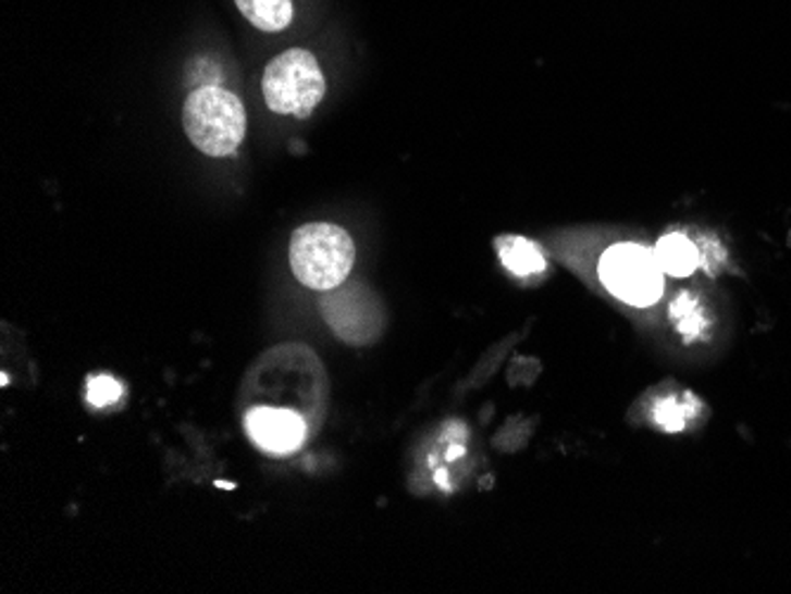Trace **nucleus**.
<instances>
[{
	"label": "nucleus",
	"instance_id": "f257e3e1",
	"mask_svg": "<svg viewBox=\"0 0 791 594\" xmlns=\"http://www.w3.org/2000/svg\"><path fill=\"white\" fill-rule=\"evenodd\" d=\"M356 261L354 239L332 223H308L289 242L292 273L304 287L330 292L344 285Z\"/></svg>",
	"mask_w": 791,
	"mask_h": 594
},
{
	"label": "nucleus",
	"instance_id": "f03ea898",
	"mask_svg": "<svg viewBox=\"0 0 791 594\" xmlns=\"http://www.w3.org/2000/svg\"><path fill=\"white\" fill-rule=\"evenodd\" d=\"M183 128L199 152L231 157L247 133L245 104L221 86H202L185 98Z\"/></svg>",
	"mask_w": 791,
	"mask_h": 594
},
{
	"label": "nucleus",
	"instance_id": "7ed1b4c3",
	"mask_svg": "<svg viewBox=\"0 0 791 594\" xmlns=\"http://www.w3.org/2000/svg\"><path fill=\"white\" fill-rule=\"evenodd\" d=\"M261 90L275 114L306 119L325 96V76L316 55L292 48L265 66Z\"/></svg>",
	"mask_w": 791,
	"mask_h": 594
},
{
	"label": "nucleus",
	"instance_id": "20e7f679",
	"mask_svg": "<svg viewBox=\"0 0 791 594\" xmlns=\"http://www.w3.org/2000/svg\"><path fill=\"white\" fill-rule=\"evenodd\" d=\"M664 268L656 251L645 245H614L600 261V277L616 299L647 308L662 299Z\"/></svg>",
	"mask_w": 791,
	"mask_h": 594
},
{
	"label": "nucleus",
	"instance_id": "39448f33",
	"mask_svg": "<svg viewBox=\"0 0 791 594\" xmlns=\"http://www.w3.org/2000/svg\"><path fill=\"white\" fill-rule=\"evenodd\" d=\"M249 438L273 455L297 453L306 438V424L297 412L283 408H254L245 417Z\"/></svg>",
	"mask_w": 791,
	"mask_h": 594
},
{
	"label": "nucleus",
	"instance_id": "423d86ee",
	"mask_svg": "<svg viewBox=\"0 0 791 594\" xmlns=\"http://www.w3.org/2000/svg\"><path fill=\"white\" fill-rule=\"evenodd\" d=\"M358 287L354 285V289H330L323 301V313H325L327 322L334 332L344 336L346 342H354L356 322H358L360 342H368L372 334H378V308H372L366 301L370 294H363V299H360L358 308H354Z\"/></svg>",
	"mask_w": 791,
	"mask_h": 594
},
{
	"label": "nucleus",
	"instance_id": "0eeeda50",
	"mask_svg": "<svg viewBox=\"0 0 791 594\" xmlns=\"http://www.w3.org/2000/svg\"><path fill=\"white\" fill-rule=\"evenodd\" d=\"M498 253L503 265L517 277L539 275L547 268L541 247L527 237H503L498 242Z\"/></svg>",
	"mask_w": 791,
	"mask_h": 594
},
{
	"label": "nucleus",
	"instance_id": "6e6552de",
	"mask_svg": "<svg viewBox=\"0 0 791 594\" xmlns=\"http://www.w3.org/2000/svg\"><path fill=\"white\" fill-rule=\"evenodd\" d=\"M656 259H659L664 273L673 277H688L700 263V249L685 235H666L656 245Z\"/></svg>",
	"mask_w": 791,
	"mask_h": 594
},
{
	"label": "nucleus",
	"instance_id": "1a4fd4ad",
	"mask_svg": "<svg viewBox=\"0 0 791 594\" xmlns=\"http://www.w3.org/2000/svg\"><path fill=\"white\" fill-rule=\"evenodd\" d=\"M235 5L247 22L268 34L287 29L294 17L292 0H235Z\"/></svg>",
	"mask_w": 791,
	"mask_h": 594
},
{
	"label": "nucleus",
	"instance_id": "9d476101",
	"mask_svg": "<svg viewBox=\"0 0 791 594\" xmlns=\"http://www.w3.org/2000/svg\"><path fill=\"white\" fill-rule=\"evenodd\" d=\"M124 388L112 376H92L88 382V400L96 408H104V405H112L122 398Z\"/></svg>",
	"mask_w": 791,
	"mask_h": 594
},
{
	"label": "nucleus",
	"instance_id": "9b49d317",
	"mask_svg": "<svg viewBox=\"0 0 791 594\" xmlns=\"http://www.w3.org/2000/svg\"><path fill=\"white\" fill-rule=\"evenodd\" d=\"M696 304L690 299V296H680V299L670 308V315L676 318L678 330L685 336H694L696 330L702 327V318L696 315Z\"/></svg>",
	"mask_w": 791,
	"mask_h": 594
},
{
	"label": "nucleus",
	"instance_id": "f8f14e48",
	"mask_svg": "<svg viewBox=\"0 0 791 594\" xmlns=\"http://www.w3.org/2000/svg\"><path fill=\"white\" fill-rule=\"evenodd\" d=\"M656 422H659L666 431H678L685 424V414H682L680 405L673 398H668L656 408Z\"/></svg>",
	"mask_w": 791,
	"mask_h": 594
},
{
	"label": "nucleus",
	"instance_id": "ddd939ff",
	"mask_svg": "<svg viewBox=\"0 0 791 594\" xmlns=\"http://www.w3.org/2000/svg\"><path fill=\"white\" fill-rule=\"evenodd\" d=\"M462 455H465V445H450V448L446 450V460L455 462V460H460Z\"/></svg>",
	"mask_w": 791,
	"mask_h": 594
},
{
	"label": "nucleus",
	"instance_id": "4468645a",
	"mask_svg": "<svg viewBox=\"0 0 791 594\" xmlns=\"http://www.w3.org/2000/svg\"><path fill=\"white\" fill-rule=\"evenodd\" d=\"M434 481H436V485H438V488H444V491H450V483H448V474H446V469H438V471H436V477H434Z\"/></svg>",
	"mask_w": 791,
	"mask_h": 594
},
{
	"label": "nucleus",
	"instance_id": "2eb2a0df",
	"mask_svg": "<svg viewBox=\"0 0 791 594\" xmlns=\"http://www.w3.org/2000/svg\"><path fill=\"white\" fill-rule=\"evenodd\" d=\"M0 384H3V386H8V384H10V380H8V374H3V376H0Z\"/></svg>",
	"mask_w": 791,
	"mask_h": 594
}]
</instances>
